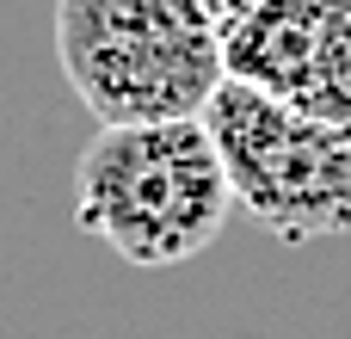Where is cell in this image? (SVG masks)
<instances>
[{
  "mask_svg": "<svg viewBox=\"0 0 351 339\" xmlns=\"http://www.w3.org/2000/svg\"><path fill=\"white\" fill-rule=\"evenodd\" d=\"M204 6H210V12H216V25L228 31L234 19H247V12H253V6H265V0H204Z\"/></svg>",
  "mask_w": 351,
  "mask_h": 339,
  "instance_id": "5",
  "label": "cell"
},
{
  "mask_svg": "<svg viewBox=\"0 0 351 339\" xmlns=\"http://www.w3.org/2000/svg\"><path fill=\"white\" fill-rule=\"evenodd\" d=\"M228 80L351 124V0H265L222 31Z\"/></svg>",
  "mask_w": 351,
  "mask_h": 339,
  "instance_id": "4",
  "label": "cell"
},
{
  "mask_svg": "<svg viewBox=\"0 0 351 339\" xmlns=\"http://www.w3.org/2000/svg\"><path fill=\"white\" fill-rule=\"evenodd\" d=\"M228 210L234 185L204 117L99 124L74 161V222L130 266L197 259Z\"/></svg>",
  "mask_w": 351,
  "mask_h": 339,
  "instance_id": "1",
  "label": "cell"
},
{
  "mask_svg": "<svg viewBox=\"0 0 351 339\" xmlns=\"http://www.w3.org/2000/svg\"><path fill=\"white\" fill-rule=\"evenodd\" d=\"M234 204L284 247L351 235V124L302 111L247 80H222L204 105Z\"/></svg>",
  "mask_w": 351,
  "mask_h": 339,
  "instance_id": "3",
  "label": "cell"
},
{
  "mask_svg": "<svg viewBox=\"0 0 351 339\" xmlns=\"http://www.w3.org/2000/svg\"><path fill=\"white\" fill-rule=\"evenodd\" d=\"M56 62L93 124L204 117L228 80L204 0H56Z\"/></svg>",
  "mask_w": 351,
  "mask_h": 339,
  "instance_id": "2",
  "label": "cell"
}]
</instances>
